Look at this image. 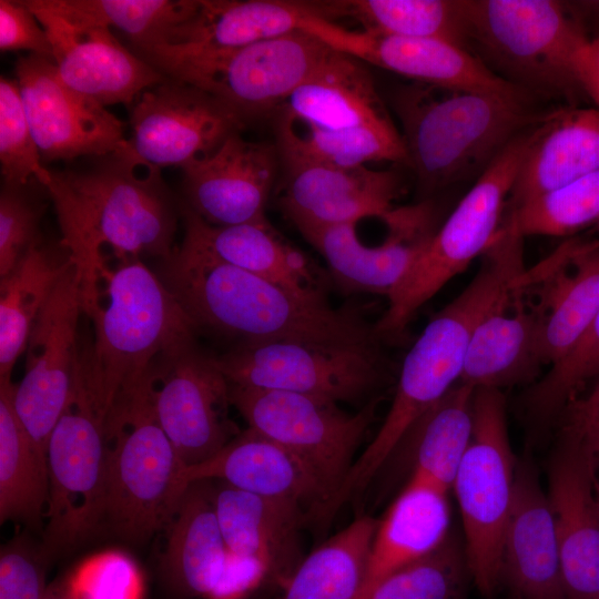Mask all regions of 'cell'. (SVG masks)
<instances>
[{
    "instance_id": "cell-51",
    "label": "cell",
    "mask_w": 599,
    "mask_h": 599,
    "mask_svg": "<svg viewBox=\"0 0 599 599\" xmlns=\"http://www.w3.org/2000/svg\"><path fill=\"white\" fill-rule=\"evenodd\" d=\"M593 387L581 398H575L564 410L560 419L578 428L599 434V377Z\"/></svg>"
},
{
    "instance_id": "cell-16",
    "label": "cell",
    "mask_w": 599,
    "mask_h": 599,
    "mask_svg": "<svg viewBox=\"0 0 599 599\" xmlns=\"http://www.w3.org/2000/svg\"><path fill=\"white\" fill-rule=\"evenodd\" d=\"M301 30L329 48L414 82L506 95L529 91L498 75L469 49L436 38H404L345 29L307 11Z\"/></svg>"
},
{
    "instance_id": "cell-13",
    "label": "cell",
    "mask_w": 599,
    "mask_h": 599,
    "mask_svg": "<svg viewBox=\"0 0 599 599\" xmlns=\"http://www.w3.org/2000/svg\"><path fill=\"white\" fill-rule=\"evenodd\" d=\"M230 400L247 428L282 445L316 471L331 493L328 502L355 461L377 404L373 400L348 414L337 403L313 396L231 384Z\"/></svg>"
},
{
    "instance_id": "cell-10",
    "label": "cell",
    "mask_w": 599,
    "mask_h": 599,
    "mask_svg": "<svg viewBox=\"0 0 599 599\" xmlns=\"http://www.w3.org/2000/svg\"><path fill=\"white\" fill-rule=\"evenodd\" d=\"M500 389L475 388L473 429L451 490L457 499L471 579L485 598L501 583V545L516 476Z\"/></svg>"
},
{
    "instance_id": "cell-21",
    "label": "cell",
    "mask_w": 599,
    "mask_h": 599,
    "mask_svg": "<svg viewBox=\"0 0 599 599\" xmlns=\"http://www.w3.org/2000/svg\"><path fill=\"white\" fill-rule=\"evenodd\" d=\"M49 38L60 79L103 106L132 105L146 89L166 79L145 59L128 50L108 28L75 26L26 0Z\"/></svg>"
},
{
    "instance_id": "cell-50",
    "label": "cell",
    "mask_w": 599,
    "mask_h": 599,
    "mask_svg": "<svg viewBox=\"0 0 599 599\" xmlns=\"http://www.w3.org/2000/svg\"><path fill=\"white\" fill-rule=\"evenodd\" d=\"M576 78L582 89L599 109V35L587 40L576 61Z\"/></svg>"
},
{
    "instance_id": "cell-17",
    "label": "cell",
    "mask_w": 599,
    "mask_h": 599,
    "mask_svg": "<svg viewBox=\"0 0 599 599\" xmlns=\"http://www.w3.org/2000/svg\"><path fill=\"white\" fill-rule=\"evenodd\" d=\"M24 111L45 161L108 156L130 146L124 123L106 106L69 88L52 59L29 54L16 62Z\"/></svg>"
},
{
    "instance_id": "cell-4",
    "label": "cell",
    "mask_w": 599,
    "mask_h": 599,
    "mask_svg": "<svg viewBox=\"0 0 599 599\" xmlns=\"http://www.w3.org/2000/svg\"><path fill=\"white\" fill-rule=\"evenodd\" d=\"M528 97L418 82L400 87L393 105L403 128L406 163L423 191L479 176L514 138L544 116L529 109Z\"/></svg>"
},
{
    "instance_id": "cell-44",
    "label": "cell",
    "mask_w": 599,
    "mask_h": 599,
    "mask_svg": "<svg viewBox=\"0 0 599 599\" xmlns=\"http://www.w3.org/2000/svg\"><path fill=\"white\" fill-rule=\"evenodd\" d=\"M521 235L565 236L599 222V169L509 209Z\"/></svg>"
},
{
    "instance_id": "cell-29",
    "label": "cell",
    "mask_w": 599,
    "mask_h": 599,
    "mask_svg": "<svg viewBox=\"0 0 599 599\" xmlns=\"http://www.w3.org/2000/svg\"><path fill=\"white\" fill-rule=\"evenodd\" d=\"M599 169V109L546 114L536 124L509 196V209Z\"/></svg>"
},
{
    "instance_id": "cell-32",
    "label": "cell",
    "mask_w": 599,
    "mask_h": 599,
    "mask_svg": "<svg viewBox=\"0 0 599 599\" xmlns=\"http://www.w3.org/2000/svg\"><path fill=\"white\" fill-rule=\"evenodd\" d=\"M211 480L191 483L166 529L164 575L180 595L212 599L224 575L226 548Z\"/></svg>"
},
{
    "instance_id": "cell-18",
    "label": "cell",
    "mask_w": 599,
    "mask_h": 599,
    "mask_svg": "<svg viewBox=\"0 0 599 599\" xmlns=\"http://www.w3.org/2000/svg\"><path fill=\"white\" fill-rule=\"evenodd\" d=\"M242 122L213 95L166 77L132 103L129 143L149 164L183 169L214 152Z\"/></svg>"
},
{
    "instance_id": "cell-6",
    "label": "cell",
    "mask_w": 599,
    "mask_h": 599,
    "mask_svg": "<svg viewBox=\"0 0 599 599\" xmlns=\"http://www.w3.org/2000/svg\"><path fill=\"white\" fill-rule=\"evenodd\" d=\"M106 474L103 521L128 541L164 529L187 484L185 465L154 417L141 387L119 397L104 418Z\"/></svg>"
},
{
    "instance_id": "cell-34",
    "label": "cell",
    "mask_w": 599,
    "mask_h": 599,
    "mask_svg": "<svg viewBox=\"0 0 599 599\" xmlns=\"http://www.w3.org/2000/svg\"><path fill=\"white\" fill-rule=\"evenodd\" d=\"M305 11L306 2L200 0L192 17L170 30L160 43L151 48L232 50L300 30Z\"/></svg>"
},
{
    "instance_id": "cell-39",
    "label": "cell",
    "mask_w": 599,
    "mask_h": 599,
    "mask_svg": "<svg viewBox=\"0 0 599 599\" xmlns=\"http://www.w3.org/2000/svg\"><path fill=\"white\" fill-rule=\"evenodd\" d=\"M311 6L328 20L353 18L367 32L436 38L468 49L465 0H339Z\"/></svg>"
},
{
    "instance_id": "cell-53",
    "label": "cell",
    "mask_w": 599,
    "mask_h": 599,
    "mask_svg": "<svg viewBox=\"0 0 599 599\" xmlns=\"http://www.w3.org/2000/svg\"><path fill=\"white\" fill-rule=\"evenodd\" d=\"M582 432H585L588 435V437L590 438V440H591V443L593 445V448L596 450V454H597V457H598V463H599V434L591 433V432H586V430H582ZM596 497H597V501H598V506H599V479H597V481H596Z\"/></svg>"
},
{
    "instance_id": "cell-8",
    "label": "cell",
    "mask_w": 599,
    "mask_h": 599,
    "mask_svg": "<svg viewBox=\"0 0 599 599\" xmlns=\"http://www.w3.org/2000/svg\"><path fill=\"white\" fill-rule=\"evenodd\" d=\"M331 50L311 33L296 30L232 50L154 47L143 54L162 74L213 95L243 121L281 108Z\"/></svg>"
},
{
    "instance_id": "cell-9",
    "label": "cell",
    "mask_w": 599,
    "mask_h": 599,
    "mask_svg": "<svg viewBox=\"0 0 599 599\" xmlns=\"http://www.w3.org/2000/svg\"><path fill=\"white\" fill-rule=\"evenodd\" d=\"M468 49L505 79L530 92L566 93L578 87L576 61L587 42L552 0H465Z\"/></svg>"
},
{
    "instance_id": "cell-15",
    "label": "cell",
    "mask_w": 599,
    "mask_h": 599,
    "mask_svg": "<svg viewBox=\"0 0 599 599\" xmlns=\"http://www.w3.org/2000/svg\"><path fill=\"white\" fill-rule=\"evenodd\" d=\"M81 313L80 278L71 262L33 326L26 349V374L13 393L18 417L44 453L75 383Z\"/></svg>"
},
{
    "instance_id": "cell-40",
    "label": "cell",
    "mask_w": 599,
    "mask_h": 599,
    "mask_svg": "<svg viewBox=\"0 0 599 599\" xmlns=\"http://www.w3.org/2000/svg\"><path fill=\"white\" fill-rule=\"evenodd\" d=\"M377 520L362 516L304 557L278 599H355Z\"/></svg>"
},
{
    "instance_id": "cell-52",
    "label": "cell",
    "mask_w": 599,
    "mask_h": 599,
    "mask_svg": "<svg viewBox=\"0 0 599 599\" xmlns=\"http://www.w3.org/2000/svg\"><path fill=\"white\" fill-rule=\"evenodd\" d=\"M42 599H73L65 581V577L52 581Z\"/></svg>"
},
{
    "instance_id": "cell-46",
    "label": "cell",
    "mask_w": 599,
    "mask_h": 599,
    "mask_svg": "<svg viewBox=\"0 0 599 599\" xmlns=\"http://www.w3.org/2000/svg\"><path fill=\"white\" fill-rule=\"evenodd\" d=\"M73 599H145L143 572L128 554L108 549L79 562L67 576Z\"/></svg>"
},
{
    "instance_id": "cell-25",
    "label": "cell",
    "mask_w": 599,
    "mask_h": 599,
    "mask_svg": "<svg viewBox=\"0 0 599 599\" xmlns=\"http://www.w3.org/2000/svg\"><path fill=\"white\" fill-rule=\"evenodd\" d=\"M183 479L219 480L255 495L298 504L318 518L331 493L316 471L274 440L247 428L210 459L185 466Z\"/></svg>"
},
{
    "instance_id": "cell-31",
    "label": "cell",
    "mask_w": 599,
    "mask_h": 599,
    "mask_svg": "<svg viewBox=\"0 0 599 599\" xmlns=\"http://www.w3.org/2000/svg\"><path fill=\"white\" fill-rule=\"evenodd\" d=\"M280 109L283 116L326 130L393 123L365 63L334 49Z\"/></svg>"
},
{
    "instance_id": "cell-7",
    "label": "cell",
    "mask_w": 599,
    "mask_h": 599,
    "mask_svg": "<svg viewBox=\"0 0 599 599\" xmlns=\"http://www.w3.org/2000/svg\"><path fill=\"white\" fill-rule=\"evenodd\" d=\"M536 124L514 138L491 161L387 297L388 307L375 323L383 341L399 337L416 312L495 240Z\"/></svg>"
},
{
    "instance_id": "cell-36",
    "label": "cell",
    "mask_w": 599,
    "mask_h": 599,
    "mask_svg": "<svg viewBox=\"0 0 599 599\" xmlns=\"http://www.w3.org/2000/svg\"><path fill=\"white\" fill-rule=\"evenodd\" d=\"M277 151L285 169L322 165L353 167L375 161L407 162L402 134L394 123L351 130H326L280 114Z\"/></svg>"
},
{
    "instance_id": "cell-24",
    "label": "cell",
    "mask_w": 599,
    "mask_h": 599,
    "mask_svg": "<svg viewBox=\"0 0 599 599\" xmlns=\"http://www.w3.org/2000/svg\"><path fill=\"white\" fill-rule=\"evenodd\" d=\"M501 583L521 599H566L559 540L532 464L519 461L501 545Z\"/></svg>"
},
{
    "instance_id": "cell-33",
    "label": "cell",
    "mask_w": 599,
    "mask_h": 599,
    "mask_svg": "<svg viewBox=\"0 0 599 599\" xmlns=\"http://www.w3.org/2000/svg\"><path fill=\"white\" fill-rule=\"evenodd\" d=\"M516 286V285H515ZM476 327L459 383L473 388H496L528 382L545 365L538 316L527 309L514 290Z\"/></svg>"
},
{
    "instance_id": "cell-28",
    "label": "cell",
    "mask_w": 599,
    "mask_h": 599,
    "mask_svg": "<svg viewBox=\"0 0 599 599\" xmlns=\"http://www.w3.org/2000/svg\"><path fill=\"white\" fill-rule=\"evenodd\" d=\"M185 235L212 255L272 282L314 303L328 304L324 272L302 251L286 242L267 222L216 226L187 206Z\"/></svg>"
},
{
    "instance_id": "cell-26",
    "label": "cell",
    "mask_w": 599,
    "mask_h": 599,
    "mask_svg": "<svg viewBox=\"0 0 599 599\" xmlns=\"http://www.w3.org/2000/svg\"><path fill=\"white\" fill-rule=\"evenodd\" d=\"M280 206L295 225L358 223L368 217L385 220L402 192L396 171L366 165L288 167Z\"/></svg>"
},
{
    "instance_id": "cell-37",
    "label": "cell",
    "mask_w": 599,
    "mask_h": 599,
    "mask_svg": "<svg viewBox=\"0 0 599 599\" xmlns=\"http://www.w3.org/2000/svg\"><path fill=\"white\" fill-rule=\"evenodd\" d=\"M14 389L11 379L0 380V521L35 526L48 506L47 455L17 415Z\"/></svg>"
},
{
    "instance_id": "cell-47",
    "label": "cell",
    "mask_w": 599,
    "mask_h": 599,
    "mask_svg": "<svg viewBox=\"0 0 599 599\" xmlns=\"http://www.w3.org/2000/svg\"><path fill=\"white\" fill-rule=\"evenodd\" d=\"M22 187L4 184L0 194V278L9 275L26 253L40 243V207Z\"/></svg>"
},
{
    "instance_id": "cell-1",
    "label": "cell",
    "mask_w": 599,
    "mask_h": 599,
    "mask_svg": "<svg viewBox=\"0 0 599 599\" xmlns=\"http://www.w3.org/2000/svg\"><path fill=\"white\" fill-rule=\"evenodd\" d=\"M160 170L129 146L91 169L50 171L43 186L55 209L61 245L78 272L89 317L101 304L106 247L120 262L142 255L166 261L175 251L176 214Z\"/></svg>"
},
{
    "instance_id": "cell-30",
    "label": "cell",
    "mask_w": 599,
    "mask_h": 599,
    "mask_svg": "<svg viewBox=\"0 0 599 599\" xmlns=\"http://www.w3.org/2000/svg\"><path fill=\"white\" fill-rule=\"evenodd\" d=\"M448 495L449 491L425 478L409 476L377 520L364 581L355 599L364 597L392 571L437 548L449 536Z\"/></svg>"
},
{
    "instance_id": "cell-38",
    "label": "cell",
    "mask_w": 599,
    "mask_h": 599,
    "mask_svg": "<svg viewBox=\"0 0 599 599\" xmlns=\"http://www.w3.org/2000/svg\"><path fill=\"white\" fill-rule=\"evenodd\" d=\"M70 264L69 257L57 258L39 243L0 278V380L11 379L40 313Z\"/></svg>"
},
{
    "instance_id": "cell-55",
    "label": "cell",
    "mask_w": 599,
    "mask_h": 599,
    "mask_svg": "<svg viewBox=\"0 0 599 599\" xmlns=\"http://www.w3.org/2000/svg\"><path fill=\"white\" fill-rule=\"evenodd\" d=\"M597 227H598V231H599V222L597 223Z\"/></svg>"
},
{
    "instance_id": "cell-19",
    "label": "cell",
    "mask_w": 599,
    "mask_h": 599,
    "mask_svg": "<svg viewBox=\"0 0 599 599\" xmlns=\"http://www.w3.org/2000/svg\"><path fill=\"white\" fill-rule=\"evenodd\" d=\"M598 457L588 435L562 423L548 467L566 599H599Z\"/></svg>"
},
{
    "instance_id": "cell-3",
    "label": "cell",
    "mask_w": 599,
    "mask_h": 599,
    "mask_svg": "<svg viewBox=\"0 0 599 599\" xmlns=\"http://www.w3.org/2000/svg\"><path fill=\"white\" fill-rule=\"evenodd\" d=\"M161 280L196 329L236 337L240 344L273 339L383 342L375 324L357 308L306 301L221 261L186 235L164 261Z\"/></svg>"
},
{
    "instance_id": "cell-22",
    "label": "cell",
    "mask_w": 599,
    "mask_h": 599,
    "mask_svg": "<svg viewBox=\"0 0 599 599\" xmlns=\"http://www.w3.org/2000/svg\"><path fill=\"white\" fill-rule=\"evenodd\" d=\"M281 162L276 145L230 134L210 155L184 166L189 209L216 226L264 223Z\"/></svg>"
},
{
    "instance_id": "cell-43",
    "label": "cell",
    "mask_w": 599,
    "mask_h": 599,
    "mask_svg": "<svg viewBox=\"0 0 599 599\" xmlns=\"http://www.w3.org/2000/svg\"><path fill=\"white\" fill-rule=\"evenodd\" d=\"M599 377V312L550 369L527 393L525 407L538 427L560 418L586 383Z\"/></svg>"
},
{
    "instance_id": "cell-11",
    "label": "cell",
    "mask_w": 599,
    "mask_h": 599,
    "mask_svg": "<svg viewBox=\"0 0 599 599\" xmlns=\"http://www.w3.org/2000/svg\"><path fill=\"white\" fill-rule=\"evenodd\" d=\"M380 344L260 341L238 344L214 359L231 385L354 402L387 377Z\"/></svg>"
},
{
    "instance_id": "cell-49",
    "label": "cell",
    "mask_w": 599,
    "mask_h": 599,
    "mask_svg": "<svg viewBox=\"0 0 599 599\" xmlns=\"http://www.w3.org/2000/svg\"><path fill=\"white\" fill-rule=\"evenodd\" d=\"M0 50L52 59L47 32L24 1L0 0Z\"/></svg>"
},
{
    "instance_id": "cell-12",
    "label": "cell",
    "mask_w": 599,
    "mask_h": 599,
    "mask_svg": "<svg viewBox=\"0 0 599 599\" xmlns=\"http://www.w3.org/2000/svg\"><path fill=\"white\" fill-rule=\"evenodd\" d=\"M45 455L49 497L44 540L50 552L85 540L104 516V418L84 387L80 364L70 402L50 435Z\"/></svg>"
},
{
    "instance_id": "cell-5",
    "label": "cell",
    "mask_w": 599,
    "mask_h": 599,
    "mask_svg": "<svg viewBox=\"0 0 599 599\" xmlns=\"http://www.w3.org/2000/svg\"><path fill=\"white\" fill-rule=\"evenodd\" d=\"M106 304L90 318L92 347L81 356V376L98 413L144 380L151 366L174 345L194 338V324L176 298L140 258L102 271Z\"/></svg>"
},
{
    "instance_id": "cell-14",
    "label": "cell",
    "mask_w": 599,
    "mask_h": 599,
    "mask_svg": "<svg viewBox=\"0 0 599 599\" xmlns=\"http://www.w3.org/2000/svg\"><path fill=\"white\" fill-rule=\"evenodd\" d=\"M140 387L185 466L210 459L237 435L229 418L230 383L194 338L158 357Z\"/></svg>"
},
{
    "instance_id": "cell-2",
    "label": "cell",
    "mask_w": 599,
    "mask_h": 599,
    "mask_svg": "<svg viewBox=\"0 0 599 599\" xmlns=\"http://www.w3.org/2000/svg\"><path fill=\"white\" fill-rule=\"evenodd\" d=\"M524 236L506 216L464 291L427 323L406 354L390 408L375 437L354 461L343 485L359 494L387 464L409 427L460 379L473 334L508 298L526 271Z\"/></svg>"
},
{
    "instance_id": "cell-48",
    "label": "cell",
    "mask_w": 599,
    "mask_h": 599,
    "mask_svg": "<svg viewBox=\"0 0 599 599\" xmlns=\"http://www.w3.org/2000/svg\"><path fill=\"white\" fill-rule=\"evenodd\" d=\"M48 550L14 539L0 554V599H42L47 585Z\"/></svg>"
},
{
    "instance_id": "cell-23",
    "label": "cell",
    "mask_w": 599,
    "mask_h": 599,
    "mask_svg": "<svg viewBox=\"0 0 599 599\" xmlns=\"http://www.w3.org/2000/svg\"><path fill=\"white\" fill-rule=\"evenodd\" d=\"M519 283L535 288L545 365L562 357L599 312V241L569 238L525 271Z\"/></svg>"
},
{
    "instance_id": "cell-20",
    "label": "cell",
    "mask_w": 599,
    "mask_h": 599,
    "mask_svg": "<svg viewBox=\"0 0 599 599\" xmlns=\"http://www.w3.org/2000/svg\"><path fill=\"white\" fill-rule=\"evenodd\" d=\"M383 221L388 225V236L378 245L362 242L357 223L295 226L325 258L342 288L388 297L409 274L436 231L432 229V210L425 204L394 209Z\"/></svg>"
},
{
    "instance_id": "cell-45",
    "label": "cell",
    "mask_w": 599,
    "mask_h": 599,
    "mask_svg": "<svg viewBox=\"0 0 599 599\" xmlns=\"http://www.w3.org/2000/svg\"><path fill=\"white\" fill-rule=\"evenodd\" d=\"M17 80L0 78V167L4 184L24 186L32 177L44 185V167Z\"/></svg>"
},
{
    "instance_id": "cell-35",
    "label": "cell",
    "mask_w": 599,
    "mask_h": 599,
    "mask_svg": "<svg viewBox=\"0 0 599 599\" xmlns=\"http://www.w3.org/2000/svg\"><path fill=\"white\" fill-rule=\"evenodd\" d=\"M474 390L458 382L409 427L390 458H407L409 476L450 493L471 436Z\"/></svg>"
},
{
    "instance_id": "cell-42",
    "label": "cell",
    "mask_w": 599,
    "mask_h": 599,
    "mask_svg": "<svg viewBox=\"0 0 599 599\" xmlns=\"http://www.w3.org/2000/svg\"><path fill=\"white\" fill-rule=\"evenodd\" d=\"M470 580L465 545L449 534L437 548L392 571L361 599H465Z\"/></svg>"
},
{
    "instance_id": "cell-41",
    "label": "cell",
    "mask_w": 599,
    "mask_h": 599,
    "mask_svg": "<svg viewBox=\"0 0 599 599\" xmlns=\"http://www.w3.org/2000/svg\"><path fill=\"white\" fill-rule=\"evenodd\" d=\"M68 22L91 28H116L144 51L160 43L192 17L200 0H39Z\"/></svg>"
},
{
    "instance_id": "cell-54",
    "label": "cell",
    "mask_w": 599,
    "mask_h": 599,
    "mask_svg": "<svg viewBox=\"0 0 599 599\" xmlns=\"http://www.w3.org/2000/svg\"><path fill=\"white\" fill-rule=\"evenodd\" d=\"M511 599H521V598H518V597H515V596H512V598H511Z\"/></svg>"
},
{
    "instance_id": "cell-27",
    "label": "cell",
    "mask_w": 599,
    "mask_h": 599,
    "mask_svg": "<svg viewBox=\"0 0 599 599\" xmlns=\"http://www.w3.org/2000/svg\"><path fill=\"white\" fill-rule=\"evenodd\" d=\"M217 521L231 554L252 558L267 571L268 585L283 589L302 560V525L308 516L298 504L264 497L220 481L214 486Z\"/></svg>"
}]
</instances>
